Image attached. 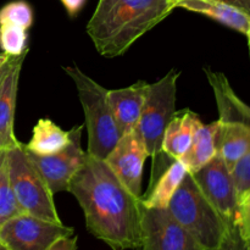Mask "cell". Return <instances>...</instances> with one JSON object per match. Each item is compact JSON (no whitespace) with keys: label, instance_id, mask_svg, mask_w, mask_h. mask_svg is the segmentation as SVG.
I'll return each instance as SVG.
<instances>
[{"label":"cell","instance_id":"8992f818","mask_svg":"<svg viewBox=\"0 0 250 250\" xmlns=\"http://www.w3.org/2000/svg\"><path fill=\"white\" fill-rule=\"evenodd\" d=\"M7 166L15 199L22 212L49 222L62 224L59 217L54 194L23 143L7 149Z\"/></svg>","mask_w":250,"mask_h":250},{"label":"cell","instance_id":"3957f363","mask_svg":"<svg viewBox=\"0 0 250 250\" xmlns=\"http://www.w3.org/2000/svg\"><path fill=\"white\" fill-rule=\"evenodd\" d=\"M178 77L180 72L172 68L163 78L149 84L143 111L136 127L153 160L148 189L153 187L161 173L172 163L163 153V139L166 127L176 112Z\"/></svg>","mask_w":250,"mask_h":250},{"label":"cell","instance_id":"52a82bcc","mask_svg":"<svg viewBox=\"0 0 250 250\" xmlns=\"http://www.w3.org/2000/svg\"><path fill=\"white\" fill-rule=\"evenodd\" d=\"M75 234L72 227L21 212L0 226V242L7 250H46L63 237Z\"/></svg>","mask_w":250,"mask_h":250},{"label":"cell","instance_id":"7c38bea8","mask_svg":"<svg viewBox=\"0 0 250 250\" xmlns=\"http://www.w3.org/2000/svg\"><path fill=\"white\" fill-rule=\"evenodd\" d=\"M149 83L139 81L128 87L107 90V100L122 134L136 129L143 111Z\"/></svg>","mask_w":250,"mask_h":250},{"label":"cell","instance_id":"7402d4cb","mask_svg":"<svg viewBox=\"0 0 250 250\" xmlns=\"http://www.w3.org/2000/svg\"><path fill=\"white\" fill-rule=\"evenodd\" d=\"M233 176L234 185H236L238 200L243 198V195L250 189V153L241 159L233 168L231 170Z\"/></svg>","mask_w":250,"mask_h":250},{"label":"cell","instance_id":"e0dca14e","mask_svg":"<svg viewBox=\"0 0 250 250\" xmlns=\"http://www.w3.org/2000/svg\"><path fill=\"white\" fill-rule=\"evenodd\" d=\"M219 126V121H214L209 125L202 124L198 127L189 150L182 159L187 164L189 172L198 171L217 155Z\"/></svg>","mask_w":250,"mask_h":250},{"label":"cell","instance_id":"603a6c76","mask_svg":"<svg viewBox=\"0 0 250 250\" xmlns=\"http://www.w3.org/2000/svg\"><path fill=\"white\" fill-rule=\"evenodd\" d=\"M238 229L246 241H250V189L239 202Z\"/></svg>","mask_w":250,"mask_h":250},{"label":"cell","instance_id":"9c48e42d","mask_svg":"<svg viewBox=\"0 0 250 250\" xmlns=\"http://www.w3.org/2000/svg\"><path fill=\"white\" fill-rule=\"evenodd\" d=\"M141 210V246L136 250H205L166 208L146 207L142 200Z\"/></svg>","mask_w":250,"mask_h":250},{"label":"cell","instance_id":"f1b7e54d","mask_svg":"<svg viewBox=\"0 0 250 250\" xmlns=\"http://www.w3.org/2000/svg\"><path fill=\"white\" fill-rule=\"evenodd\" d=\"M9 59H10V56L6 55V54H4V53L0 54V68H1L2 66L7 62V61H9Z\"/></svg>","mask_w":250,"mask_h":250},{"label":"cell","instance_id":"4dcf8cb0","mask_svg":"<svg viewBox=\"0 0 250 250\" xmlns=\"http://www.w3.org/2000/svg\"><path fill=\"white\" fill-rule=\"evenodd\" d=\"M246 250H250V241H246Z\"/></svg>","mask_w":250,"mask_h":250},{"label":"cell","instance_id":"83f0119b","mask_svg":"<svg viewBox=\"0 0 250 250\" xmlns=\"http://www.w3.org/2000/svg\"><path fill=\"white\" fill-rule=\"evenodd\" d=\"M12 61H14V56H10L9 61H7V62L5 63V65L2 66L1 68H0V88H1L2 82H4V80H5V77H6L7 72H9L10 68H11Z\"/></svg>","mask_w":250,"mask_h":250},{"label":"cell","instance_id":"ba28073f","mask_svg":"<svg viewBox=\"0 0 250 250\" xmlns=\"http://www.w3.org/2000/svg\"><path fill=\"white\" fill-rule=\"evenodd\" d=\"M195 185L229 226L238 225L239 200L231 168L217 154L195 172H189Z\"/></svg>","mask_w":250,"mask_h":250},{"label":"cell","instance_id":"277c9868","mask_svg":"<svg viewBox=\"0 0 250 250\" xmlns=\"http://www.w3.org/2000/svg\"><path fill=\"white\" fill-rule=\"evenodd\" d=\"M63 71L75 83L84 112L88 134L87 154L105 160L122 136L107 100V89L85 75L77 65L66 66Z\"/></svg>","mask_w":250,"mask_h":250},{"label":"cell","instance_id":"30bf717a","mask_svg":"<svg viewBox=\"0 0 250 250\" xmlns=\"http://www.w3.org/2000/svg\"><path fill=\"white\" fill-rule=\"evenodd\" d=\"M82 131L83 125L72 127L70 129V142L67 146L53 155H36L27 150L53 194L67 192L73 176L84 164L87 151L82 149Z\"/></svg>","mask_w":250,"mask_h":250},{"label":"cell","instance_id":"484cf974","mask_svg":"<svg viewBox=\"0 0 250 250\" xmlns=\"http://www.w3.org/2000/svg\"><path fill=\"white\" fill-rule=\"evenodd\" d=\"M85 1L87 0H61L63 7H65L70 17L77 16L81 10L83 9V6H84Z\"/></svg>","mask_w":250,"mask_h":250},{"label":"cell","instance_id":"1f68e13d","mask_svg":"<svg viewBox=\"0 0 250 250\" xmlns=\"http://www.w3.org/2000/svg\"><path fill=\"white\" fill-rule=\"evenodd\" d=\"M0 250H7L6 248H5V246L1 243V242H0Z\"/></svg>","mask_w":250,"mask_h":250},{"label":"cell","instance_id":"f546056e","mask_svg":"<svg viewBox=\"0 0 250 250\" xmlns=\"http://www.w3.org/2000/svg\"><path fill=\"white\" fill-rule=\"evenodd\" d=\"M246 37H247V39H248V48H249V56H250V31Z\"/></svg>","mask_w":250,"mask_h":250},{"label":"cell","instance_id":"8fae6325","mask_svg":"<svg viewBox=\"0 0 250 250\" xmlns=\"http://www.w3.org/2000/svg\"><path fill=\"white\" fill-rule=\"evenodd\" d=\"M148 156L143 138L136 129H133L128 133L122 134L104 161L132 194L143 198L142 181L144 164Z\"/></svg>","mask_w":250,"mask_h":250},{"label":"cell","instance_id":"9a60e30c","mask_svg":"<svg viewBox=\"0 0 250 250\" xmlns=\"http://www.w3.org/2000/svg\"><path fill=\"white\" fill-rule=\"evenodd\" d=\"M176 9L207 16L239 33L247 34L250 31V16L237 7L219 0H173Z\"/></svg>","mask_w":250,"mask_h":250},{"label":"cell","instance_id":"ffe728a7","mask_svg":"<svg viewBox=\"0 0 250 250\" xmlns=\"http://www.w3.org/2000/svg\"><path fill=\"white\" fill-rule=\"evenodd\" d=\"M0 49L9 56L27 51V29L15 24H0Z\"/></svg>","mask_w":250,"mask_h":250},{"label":"cell","instance_id":"6da1fadb","mask_svg":"<svg viewBox=\"0 0 250 250\" xmlns=\"http://www.w3.org/2000/svg\"><path fill=\"white\" fill-rule=\"evenodd\" d=\"M68 193L82 208L88 232L112 250L141 246L142 198L132 194L104 160L87 154Z\"/></svg>","mask_w":250,"mask_h":250},{"label":"cell","instance_id":"5bb4252c","mask_svg":"<svg viewBox=\"0 0 250 250\" xmlns=\"http://www.w3.org/2000/svg\"><path fill=\"white\" fill-rule=\"evenodd\" d=\"M202 124L199 115L189 109L173 114L163 139V153L168 160L173 161L185 158L189 150L195 131Z\"/></svg>","mask_w":250,"mask_h":250},{"label":"cell","instance_id":"7a4b0ae2","mask_svg":"<svg viewBox=\"0 0 250 250\" xmlns=\"http://www.w3.org/2000/svg\"><path fill=\"white\" fill-rule=\"evenodd\" d=\"M175 9L173 0H99L85 31L100 55L117 58Z\"/></svg>","mask_w":250,"mask_h":250},{"label":"cell","instance_id":"cb8c5ba5","mask_svg":"<svg viewBox=\"0 0 250 250\" xmlns=\"http://www.w3.org/2000/svg\"><path fill=\"white\" fill-rule=\"evenodd\" d=\"M217 250H246V239L242 237L238 226L229 227Z\"/></svg>","mask_w":250,"mask_h":250},{"label":"cell","instance_id":"d6986e66","mask_svg":"<svg viewBox=\"0 0 250 250\" xmlns=\"http://www.w3.org/2000/svg\"><path fill=\"white\" fill-rule=\"evenodd\" d=\"M14 192H12L11 182L9 176V166H7V150L0 149V226L11 217L21 214Z\"/></svg>","mask_w":250,"mask_h":250},{"label":"cell","instance_id":"44dd1931","mask_svg":"<svg viewBox=\"0 0 250 250\" xmlns=\"http://www.w3.org/2000/svg\"><path fill=\"white\" fill-rule=\"evenodd\" d=\"M33 23V10L23 0H16L0 9V24H15L28 29Z\"/></svg>","mask_w":250,"mask_h":250},{"label":"cell","instance_id":"4fadbf2b","mask_svg":"<svg viewBox=\"0 0 250 250\" xmlns=\"http://www.w3.org/2000/svg\"><path fill=\"white\" fill-rule=\"evenodd\" d=\"M28 50L19 56H14V61L0 88V149H10L20 143L15 136L14 121L16 109L19 81L22 63Z\"/></svg>","mask_w":250,"mask_h":250},{"label":"cell","instance_id":"ac0fdd59","mask_svg":"<svg viewBox=\"0 0 250 250\" xmlns=\"http://www.w3.org/2000/svg\"><path fill=\"white\" fill-rule=\"evenodd\" d=\"M70 142V131H63L49 119H41L33 127L31 141L24 144L29 153L53 155L62 150Z\"/></svg>","mask_w":250,"mask_h":250},{"label":"cell","instance_id":"2e32d148","mask_svg":"<svg viewBox=\"0 0 250 250\" xmlns=\"http://www.w3.org/2000/svg\"><path fill=\"white\" fill-rule=\"evenodd\" d=\"M188 172L189 170L187 164L182 159L173 160L156 180L153 187L146 190V195H143V204L149 208H167L171 198L173 197Z\"/></svg>","mask_w":250,"mask_h":250},{"label":"cell","instance_id":"d4e9b609","mask_svg":"<svg viewBox=\"0 0 250 250\" xmlns=\"http://www.w3.org/2000/svg\"><path fill=\"white\" fill-rule=\"evenodd\" d=\"M46 250H77V237L75 234L71 237H63L51 244Z\"/></svg>","mask_w":250,"mask_h":250},{"label":"cell","instance_id":"4316f807","mask_svg":"<svg viewBox=\"0 0 250 250\" xmlns=\"http://www.w3.org/2000/svg\"><path fill=\"white\" fill-rule=\"evenodd\" d=\"M219 1L226 2L231 6L237 7L250 16V0H219Z\"/></svg>","mask_w":250,"mask_h":250},{"label":"cell","instance_id":"5b68a950","mask_svg":"<svg viewBox=\"0 0 250 250\" xmlns=\"http://www.w3.org/2000/svg\"><path fill=\"white\" fill-rule=\"evenodd\" d=\"M171 216L205 250H217L229 227L204 197L188 172L171 198L167 208Z\"/></svg>","mask_w":250,"mask_h":250}]
</instances>
